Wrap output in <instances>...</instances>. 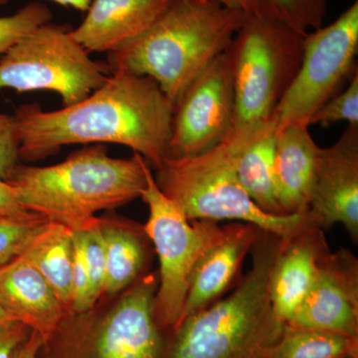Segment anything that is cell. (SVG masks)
<instances>
[{"instance_id": "obj_34", "label": "cell", "mask_w": 358, "mask_h": 358, "mask_svg": "<svg viewBox=\"0 0 358 358\" xmlns=\"http://www.w3.org/2000/svg\"><path fill=\"white\" fill-rule=\"evenodd\" d=\"M14 320L10 315H8L6 312H4L1 308H0V324H3V322H7V320Z\"/></svg>"}, {"instance_id": "obj_35", "label": "cell", "mask_w": 358, "mask_h": 358, "mask_svg": "<svg viewBox=\"0 0 358 358\" xmlns=\"http://www.w3.org/2000/svg\"><path fill=\"white\" fill-rule=\"evenodd\" d=\"M348 358H352V357H348Z\"/></svg>"}, {"instance_id": "obj_30", "label": "cell", "mask_w": 358, "mask_h": 358, "mask_svg": "<svg viewBox=\"0 0 358 358\" xmlns=\"http://www.w3.org/2000/svg\"><path fill=\"white\" fill-rule=\"evenodd\" d=\"M35 215L21 204L13 186L0 179V217H29Z\"/></svg>"}, {"instance_id": "obj_3", "label": "cell", "mask_w": 358, "mask_h": 358, "mask_svg": "<svg viewBox=\"0 0 358 358\" xmlns=\"http://www.w3.org/2000/svg\"><path fill=\"white\" fill-rule=\"evenodd\" d=\"M150 166L136 152L117 159L105 145H91L53 166L20 164L6 182L26 210L76 232L95 223L98 212L141 197Z\"/></svg>"}, {"instance_id": "obj_23", "label": "cell", "mask_w": 358, "mask_h": 358, "mask_svg": "<svg viewBox=\"0 0 358 358\" xmlns=\"http://www.w3.org/2000/svg\"><path fill=\"white\" fill-rule=\"evenodd\" d=\"M248 15L282 23L296 31L308 33L322 27L327 0H241Z\"/></svg>"}, {"instance_id": "obj_16", "label": "cell", "mask_w": 358, "mask_h": 358, "mask_svg": "<svg viewBox=\"0 0 358 358\" xmlns=\"http://www.w3.org/2000/svg\"><path fill=\"white\" fill-rule=\"evenodd\" d=\"M174 0H92L71 35L89 52L110 53L147 31Z\"/></svg>"}, {"instance_id": "obj_15", "label": "cell", "mask_w": 358, "mask_h": 358, "mask_svg": "<svg viewBox=\"0 0 358 358\" xmlns=\"http://www.w3.org/2000/svg\"><path fill=\"white\" fill-rule=\"evenodd\" d=\"M261 230L250 223L225 225L223 237L205 252L193 268L180 324L220 300L233 286Z\"/></svg>"}, {"instance_id": "obj_24", "label": "cell", "mask_w": 358, "mask_h": 358, "mask_svg": "<svg viewBox=\"0 0 358 358\" xmlns=\"http://www.w3.org/2000/svg\"><path fill=\"white\" fill-rule=\"evenodd\" d=\"M48 222L37 214L29 217H0V268L22 255Z\"/></svg>"}, {"instance_id": "obj_14", "label": "cell", "mask_w": 358, "mask_h": 358, "mask_svg": "<svg viewBox=\"0 0 358 358\" xmlns=\"http://www.w3.org/2000/svg\"><path fill=\"white\" fill-rule=\"evenodd\" d=\"M329 253L324 230L315 222L292 236L281 238L268 291L275 315L284 324L305 299Z\"/></svg>"}, {"instance_id": "obj_25", "label": "cell", "mask_w": 358, "mask_h": 358, "mask_svg": "<svg viewBox=\"0 0 358 358\" xmlns=\"http://www.w3.org/2000/svg\"><path fill=\"white\" fill-rule=\"evenodd\" d=\"M50 8L41 2H30L13 15L0 17V56L40 25L51 22Z\"/></svg>"}, {"instance_id": "obj_6", "label": "cell", "mask_w": 358, "mask_h": 358, "mask_svg": "<svg viewBox=\"0 0 358 358\" xmlns=\"http://www.w3.org/2000/svg\"><path fill=\"white\" fill-rule=\"evenodd\" d=\"M160 190L188 220H235L288 238L315 222L310 213L272 215L259 208L238 178L234 157L225 143L203 154L166 157L155 169Z\"/></svg>"}, {"instance_id": "obj_9", "label": "cell", "mask_w": 358, "mask_h": 358, "mask_svg": "<svg viewBox=\"0 0 358 358\" xmlns=\"http://www.w3.org/2000/svg\"><path fill=\"white\" fill-rule=\"evenodd\" d=\"M68 25H40L0 56V91H51L63 107L81 102L110 77L71 35Z\"/></svg>"}, {"instance_id": "obj_1", "label": "cell", "mask_w": 358, "mask_h": 358, "mask_svg": "<svg viewBox=\"0 0 358 358\" xmlns=\"http://www.w3.org/2000/svg\"><path fill=\"white\" fill-rule=\"evenodd\" d=\"M174 103L152 78L124 71L81 102L56 110L26 103L15 110L20 157L34 162L71 145H124L157 169L167 157Z\"/></svg>"}, {"instance_id": "obj_27", "label": "cell", "mask_w": 358, "mask_h": 358, "mask_svg": "<svg viewBox=\"0 0 358 358\" xmlns=\"http://www.w3.org/2000/svg\"><path fill=\"white\" fill-rule=\"evenodd\" d=\"M346 122L350 126H358V72L350 79V84L327 101L315 115L310 124H319L324 128Z\"/></svg>"}, {"instance_id": "obj_2", "label": "cell", "mask_w": 358, "mask_h": 358, "mask_svg": "<svg viewBox=\"0 0 358 358\" xmlns=\"http://www.w3.org/2000/svg\"><path fill=\"white\" fill-rule=\"evenodd\" d=\"M247 13L211 0H174L147 31L108 54L110 72L152 78L173 103L227 50Z\"/></svg>"}, {"instance_id": "obj_10", "label": "cell", "mask_w": 358, "mask_h": 358, "mask_svg": "<svg viewBox=\"0 0 358 358\" xmlns=\"http://www.w3.org/2000/svg\"><path fill=\"white\" fill-rule=\"evenodd\" d=\"M357 53L355 0L333 23L306 35L300 68L273 117L275 134L291 124L310 127L313 115L357 72Z\"/></svg>"}, {"instance_id": "obj_29", "label": "cell", "mask_w": 358, "mask_h": 358, "mask_svg": "<svg viewBox=\"0 0 358 358\" xmlns=\"http://www.w3.org/2000/svg\"><path fill=\"white\" fill-rule=\"evenodd\" d=\"M32 329L20 320H10L0 324V358H14L20 345Z\"/></svg>"}, {"instance_id": "obj_17", "label": "cell", "mask_w": 358, "mask_h": 358, "mask_svg": "<svg viewBox=\"0 0 358 358\" xmlns=\"http://www.w3.org/2000/svg\"><path fill=\"white\" fill-rule=\"evenodd\" d=\"M0 308L38 333L44 343L67 313L43 275L23 255L0 268Z\"/></svg>"}, {"instance_id": "obj_7", "label": "cell", "mask_w": 358, "mask_h": 358, "mask_svg": "<svg viewBox=\"0 0 358 358\" xmlns=\"http://www.w3.org/2000/svg\"><path fill=\"white\" fill-rule=\"evenodd\" d=\"M159 286L143 275L105 312L67 313L44 343L45 358H162L166 336L154 319Z\"/></svg>"}, {"instance_id": "obj_21", "label": "cell", "mask_w": 358, "mask_h": 358, "mask_svg": "<svg viewBox=\"0 0 358 358\" xmlns=\"http://www.w3.org/2000/svg\"><path fill=\"white\" fill-rule=\"evenodd\" d=\"M275 131L271 127L244 147L227 145L234 157L238 178L250 199L266 213L281 216L284 214L275 192Z\"/></svg>"}, {"instance_id": "obj_28", "label": "cell", "mask_w": 358, "mask_h": 358, "mask_svg": "<svg viewBox=\"0 0 358 358\" xmlns=\"http://www.w3.org/2000/svg\"><path fill=\"white\" fill-rule=\"evenodd\" d=\"M20 133L14 115L0 113V179L8 180L20 164Z\"/></svg>"}, {"instance_id": "obj_31", "label": "cell", "mask_w": 358, "mask_h": 358, "mask_svg": "<svg viewBox=\"0 0 358 358\" xmlns=\"http://www.w3.org/2000/svg\"><path fill=\"white\" fill-rule=\"evenodd\" d=\"M43 345L44 341L41 336L32 331L28 338L18 348L14 358H37Z\"/></svg>"}, {"instance_id": "obj_26", "label": "cell", "mask_w": 358, "mask_h": 358, "mask_svg": "<svg viewBox=\"0 0 358 358\" xmlns=\"http://www.w3.org/2000/svg\"><path fill=\"white\" fill-rule=\"evenodd\" d=\"M101 219L83 230L76 231L83 246L85 259L91 284V301L95 307L103 294L106 281V253Z\"/></svg>"}, {"instance_id": "obj_18", "label": "cell", "mask_w": 358, "mask_h": 358, "mask_svg": "<svg viewBox=\"0 0 358 358\" xmlns=\"http://www.w3.org/2000/svg\"><path fill=\"white\" fill-rule=\"evenodd\" d=\"M308 128L291 124L275 134V192L284 215L308 212L320 150Z\"/></svg>"}, {"instance_id": "obj_13", "label": "cell", "mask_w": 358, "mask_h": 358, "mask_svg": "<svg viewBox=\"0 0 358 358\" xmlns=\"http://www.w3.org/2000/svg\"><path fill=\"white\" fill-rule=\"evenodd\" d=\"M308 213L322 230L343 224L358 241V126H350L329 148H320Z\"/></svg>"}, {"instance_id": "obj_4", "label": "cell", "mask_w": 358, "mask_h": 358, "mask_svg": "<svg viewBox=\"0 0 358 358\" xmlns=\"http://www.w3.org/2000/svg\"><path fill=\"white\" fill-rule=\"evenodd\" d=\"M280 241L261 231L250 251L252 267L236 288L166 336L162 358H262L285 326L268 291Z\"/></svg>"}, {"instance_id": "obj_12", "label": "cell", "mask_w": 358, "mask_h": 358, "mask_svg": "<svg viewBox=\"0 0 358 358\" xmlns=\"http://www.w3.org/2000/svg\"><path fill=\"white\" fill-rule=\"evenodd\" d=\"M289 326L358 338V260L350 250L329 253Z\"/></svg>"}, {"instance_id": "obj_5", "label": "cell", "mask_w": 358, "mask_h": 358, "mask_svg": "<svg viewBox=\"0 0 358 358\" xmlns=\"http://www.w3.org/2000/svg\"><path fill=\"white\" fill-rule=\"evenodd\" d=\"M308 33L247 14L229 52L235 94L231 148L255 141L273 126L278 105L300 68Z\"/></svg>"}, {"instance_id": "obj_22", "label": "cell", "mask_w": 358, "mask_h": 358, "mask_svg": "<svg viewBox=\"0 0 358 358\" xmlns=\"http://www.w3.org/2000/svg\"><path fill=\"white\" fill-rule=\"evenodd\" d=\"M358 358V338L285 324L262 358Z\"/></svg>"}, {"instance_id": "obj_33", "label": "cell", "mask_w": 358, "mask_h": 358, "mask_svg": "<svg viewBox=\"0 0 358 358\" xmlns=\"http://www.w3.org/2000/svg\"><path fill=\"white\" fill-rule=\"evenodd\" d=\"M211 1L218 2V3L232 7V8H242L241 0H211Z\"/></svg>"}, {"instance_id": "obj_11", "label": "cell", "mask_w": 358, "mask_h": 358, "mask_svg": "<svg viewBox=\"0 0 358 358\" xmlns=\"http://www.w3.org/2000/svg\"><path fill=\"white\" fill-rule=\"evenodd\" d=\"M235 94L229 52L219 55L174 103L166 157L203 154L229 138Z\"/></svg>"}, {"instance_id": "obj_20", "label": "cell", "mask_w": 358, "mask_h": 358, "mask_svg": "<svg viewBox=\"0 0 358 358\" xmlns=\"http://www.w3.org/2000/svg\"><path fill=\"white\" fill-rule=\"evenodd\" d=\"M22 255L43 275L66 313H69L74 260L72 231L62 224L49 221Z\"/></svg>"}, {"instance_id": "obj_32", "label": "cell", "mask_w": 358, "mask_h": 358, "mask_svg": "<svg viewBox=\"0 0 358 358\" xmlns=\"http://www.w3.org/2000/svg\"><path fill=\"white\" fill-rule=\"evenodd\" d=\"M9 1L10 0H0V6H4V4L8 3ZM52 1L56 2L60 6H70L85 13V11L88 10L92 0H52Z\"/></svg>"}, {"instance_id": "obj_8", "label": "cell", "mask_w": 358, "mask_h": 358, "mask_svg": "<svg viewBox=\"0 0 358 358\" xmlns=\"http://www.w3.org/2000/svg\"><path fill=\"white\" fill-rule=\"evenodd\" d=\"M141 199L150 216L143 226L159 260V286L154 301V319L164 336L180 324L193 268L201 256L225 233L215 221L188 220L178 205L155 182L150 166Z\"/></svg>"}, {"instance_id": "obj_19", "label": "cell", "mask_w": 358, "mask_h": 358, "mask_svg": "<svg viewBox=\"0 0 358 358\" xmlns=\"http://www.w3.org/2000/svg\"><path fill=\"white\" fill-rule=\"evenodd\" d=\"M106 253L103 294L114 296L140 279L148 261L145 230L101 219Z\"/></svg>"}]
</instances>
